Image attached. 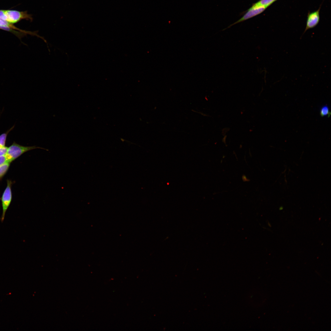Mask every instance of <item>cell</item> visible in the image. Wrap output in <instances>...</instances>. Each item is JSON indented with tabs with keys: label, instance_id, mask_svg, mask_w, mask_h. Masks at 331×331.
<instances>
[{
	"label": "cell",
	"instance_id": "cell-10",
	"mask_svg": "<svg viewBox=\"0 0 331 331\" xmlns=\"http://www.w3.org/2000/svg\"><path fill=\"white\" fill-rule=\"evenodd\" d=\"M8 147H0V157L5 155L6 154Z\"/></svg>",
	"mask_w": 331,
	"mask_h": 331
},
{
	"label": "cell",
	"instance_id": "cell-2",
	"mask_svg": "<svg viewBox=\"0 0 331 331\" xmlns=\"http://www.w3.org/2000/svg\"><path fill=\"white\" fill-rule=\"evenodd\" d=\"M12 184V183L11 180H7V186L2 193L1 198L2 211L1 218V221L2 222L4 220L6 212L12 201V195L11 186Z\"/></svg>",
	"mask_w": 331,
	"mask_h": 331
},
{
	"label": "cell",
	"instance_id": "cell-8",
	"mask_svg": "<svg viewBox=\"0 0 331 331\" xmlns=\"http://www.w3.org/2000/svg\"><path fill=\"white\" fill-rule=\"evenodd\" d=\"M13 127L14 126L6 132L0 135V147H3L6 146V143L8 134L11 130L13 129Z\"/></svg>",
	"mask_w": 331,
	"mask_h": 331
},
{
	"label": "cell",
	"instance_id": "cell-9",
	"mask_svg": "<svg viewBox=\"0 0 331 331\" xmlns=\"http://www.w3.org/2000/svg\"><path fill=\"white\" fill-rule=\"evenodd\" d=\"M320 114L321 116H327L328 117L330 116L331 112L327 106L325 105L321 107L320 110Z\"/></svg>",
	"mask_w": 331,
	"mask_h": 331
},
{
	"label": "cell",
	"instance_id": "cell-6",
	"mask_svg": "<svg viewBox=\"0 0 331 331\" xmlns=\"http://www.w3.org/2000/svg\"><path fill=\"white\" fill-rule=\"evenodd\" d=\"M278 0H260L252 5V7L263 6L268 8L274 2Z\"/></svg>",
	"mask_w": 331,
	"mask_h": 331
},
{
	"label": "cell",
	"instance_id": "cell-5",
	"mask_svg": "<svg viewBox=\"0 0 331 331\" xmlns=\"http://www.w3.org/2000/svg\"><path fill=\"white\" fill-rule=\"evenodd\" d=\"M321 7L316 11L308 13L306 22V26L304 31L315 27L320 21V10Z\"/></svg>",
	"mask_w": 331,
	"mask_h": 331
},
{
	"label": "cell",
	"instance_id": "cell-3",
	"mask_svg": "<svg viewBox=\"0 0 331 331\" xmlns=\"http://www.w3.org/2000/svg\"><path fill=\"white\" fill-rule=\"evenodd\" d=\"M6 21L11 23H16L21 20L25 19L32 21V15L28 13L27 11H19L14 10H5Z\"/></svg>",
	"mask_w": 331,
	"mask_h": 331
},
{
	"label": "cell",
	"instance_id": "cell-11",
	"mask_svg": "<svg viewBox=\"0 0 331 331\" xmlns=\"http://www.w3.org/2000/svg\"><path fill=\"white\" fill-rule=\"evenodd\" d=\"M0 19L6 21V17L5 13V10H0Z\"/></svg>",
	"mask_w": 331,
	"mask_h": 331
},
{
	"label": "cell",
	"instance_id": "cell-7",
	"mask_svg": "<svg viewBox=\"0 0 331 331\" xmlns=\"http://www.w3.org/2000/svg\"><path fill=\"white\" fill-rule=\"evenodd\" d=\"M10 163L6 162L0 165V180L7 172L10 166Z\"/></svg>",
	"mask_w": 331,
	"mask_h": 331
},
{
	"label": "cell",
	"instance_id": "cell-4",
	"mask_svg": "<svg viewBox=\"0 0 331 331\" xmlns=\"http://www.w3.org/2000/svg\"><path fill=\"white\" fill-rule=\"evenodd\" d=\"M267 8L263 6L255 7H251L247 10V12L241 18L234 23L230 25L223 30L230 27L234 25L246 20L261 13L264 11Z\"/></svg>",
	"mask_w": 331,
	"mask_h": 331
},
{
	"label": "cell",
	"instance_id": "cell-12",
	"mask_svg": "<svg viewBox=\"0 0 331 331\" xmlns=\"http://www.w3.org/2000/svg\"><path fill=\"white\" fill-rule=\"evenodd\" d=\"M6 162H8L6 155L0 157V165Z\"/></svg>",
	"mask_w": 331,
	"mask_h": 331
},
{
	"label": "cell",
	"instance_id": "cell-1",
	"mask_svg": "<svg viewBox=\"0 0 331 331\" xmlns=\"http://www.w3.org/2000/svg\"><path fill=\"white\" fill-rule=\"evenodd\" d=\"M36 149H40L48 150L46 149L35 146H24L14 142L11 145L8 147L7 151L5 155L7 162L11 163L24 153Z\"/></svg>",
	"mask_w": 331,
	"mask_h": 331
}]
</instances>
